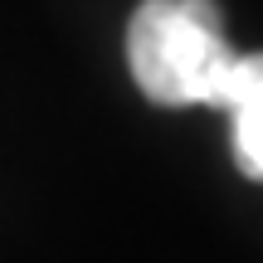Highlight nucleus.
<instances>
[{
    "instance_id": "nucleus-1",
    "label": "nucleus",
    "mask_w": 263,
    "mask_h": 263,
    "mask_svg": "<svg viewBox=\"0 0 263 263\" xmlns=\"http://www.w3.org/2000/svg\"><path fill=\"white\" fill-rule=\"evenodd\" d=\"M127 64L137 88L161 107H219L239 54L215 0H141L127 25Z\"/></svg>"
},
{
    "instance_id": "nucleus-2",
    "label": "nucleus",
    "mask_w": 263,
    "mask_h": 263,
    "mask_svg": "<svg viewBox=\"0 0 263 263\" xmlns=\"http://www.w3.org/2000/svg\"><path fill=\"white\" fill-rule=\"evenodd\" d=\"M219 107L229 112V127H234L239 171L263 180V54H239Z\"/></svg>"
}]
</instances>
